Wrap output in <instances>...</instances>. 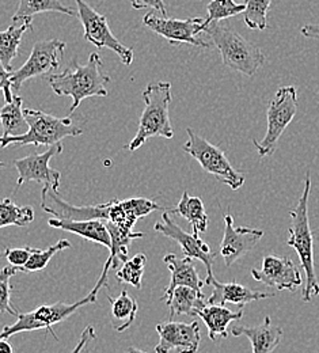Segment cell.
<instances>
[{
	"label": "cell",
	"instance_id": "d6a6232c",
	"mask_svg": "<svg viewBox=\"0 0 319 353\" xmlns=\"http://www.w3.org/2000/svg\"><path fill=\"white\" fill-rule=\"evenodd\" d=\"M18 269L12 265H8L0 272V314H10L18 316L17 311L11 306V277L15 276Z\"/></svg>",
	"mask_w": 319,
	"mask_h": 353
},
{
	"label": "cell",
	"instance_id": "9c48e42d",
	"mask_svg": "<svg viewBox=\"0 0 319 353\" xmlns=\"http://www.w3.org/2000/svg\"><path fill=\"white\" fill-rule=\"evenodd\" d=\"M76 12L83 26V39L98 49H110L113 50L124 63V65H131L134 63V49L121 44L109 28L107 18L99 14L95 8L85 1L75 0Z\"/></svg>",
	"mask_w": 319,
	"mask_h": 353
},
{
	"label": "cell",
	"instance_id": "7402d4cb",
	"mask_svg": "<svg viewBox=\"0 0 319 353\" xmlns=\"http://www.w3.org/2000/svg\"><path fill=\"white\" fill-rule=\"evenodd\" d=\"M41 12H61L70 17L78 15L76 10L64 6L60 0H19L11 22L15 25L33 22V17Z\"/></svg>",
	"mask_w": 319,
	"mask_h": 353
},
{
	"label": "cell",
	"instance_id": "7a4b0ae2",
	"mask_svg": "<svg viewBox=\"0 0 319 353\" xmlns=\"http://www.w3.org/2000/svg\"><path fill=\"white\" fill-rule=\"evenodd\" d=\"M311 192V176L310 173L305 178V188L300 199L298 200L296 207L289 211L291 227H289V239L287 245L294 248L299 260L300 266L306 272L307 283L302 292V301L310 303L319 295V281L316 272V257H314V235L310 227L309 219V197Z\"/></svg>",
	"mask_w": 319,
	"mask_h": 353
},
{
	"label": "cell",
	"instance_id": "ba28073f",
	"mask_svg": "<svg viewBox=\"0 0 319 353\" xmlns=\"http://www.w3.org/2000/svg\"><path fill=\"white\" fill-rule=\"evenodd\" d=\"M298 113V91L295 86L280 88L267 110L268 128L263 140L253 139V144L261 158L272 157L276 145L287 127Z\"/></svg>",
	"mask_w": 319,
	"mask_h": 353
},
{
	"label": "cell",
	"instance_id": "5bb4252c",
	"mask_svg": "<svg viewBox=\"0 0 319 353\" xmlns=\"http://www.w3.org/2000/svg\"><path fill=\"white\" fill-rule=\"evenodd\" d=\"M251 277L277 292H295L303 283L300 269L289 257L281 256H267L261 269H251Z\"/></svg>",
	"mask_w": 319,
	"mask_h": 353
},
{
	"label": "cell",
	"instance_id": "d590c367",
	"mask_svg": "<svg viewBox=\"0 0 319 353\" xmlns=\"http://www.w3.org/2000/svg\"><path fill=\"white\" fill-rule=\"evenodd\" d=\"M0 92H3L6 102H11L14 98L12 83H11V71L7 70L0 63Z\"/></svg>",
	"mask_w": 319,
	"mask_h": 353
},
{
	"label": "cell",
	"instance_id": "ffe728a7",
	"mask_svg": "<svg viewBox=\"0 0 319 353\" xmlns=\"http://www.w3.org/2000/svg\"><path fill=\"white\" fill-rule=\"evenodd\" d=\"M48 224L53 228L63 230L67 232L76 234L88 241L95 242L98 245L105 246L110 250L112 248V239L109 230L102 221H68V219H49Z\"/></svg>",
	"mask_w": 319,
	"mask_h": 353
},
{
	"label": "cell",
	"instance_id": "7c38bea8",
	"mask_svg": "<svg viewBox=\"0 0 319 353\" xmlns=\"http://www.w3.org/2000/svg\"><path fill=\"white\" fill-rule=\"evenodd\" d=\"M63 144L57 143L54 145H50L49 150L41 154H30L25 158L14 161V166L18 172L17 179V189H19L22 185L33 181L43 185V188H49L54 192L59 190L60 186V172L50 168V159L56 155L63 152ZM15 189V190H17Z\"/></svg>",
	"mask_w": 319,
	"mask_h": 353
},
{
	"label": "cell",
	"instance_id": "ab89813d",
	"mask_svg": "<svg viewBox=\"0 0 319 353\" xmlns=\"http://www.w3.org/2000/svg\"><path fill=\"white\" fill-rule=\"evenodd\" d=\"M128 353H147V352H143V351H140V350H137V348H134V347H132V348H130V350H128Z\"/></svg>",
	"mask_w": 319,
	"mask_h": 353
},
{
	"label": "cell",
	"instance_id": "8992f818",
	"mask_svg": "<svg viewBox=\"0 0 319 353\" xmlns=\"http://www.w3.org/2000/svg\"><path fill=\"white\" fill-rule=\"evenodd\" d=\"M28 131L15 136H0V148L8 145H54L65 137L82 134V127L72 117L59 119L37 109H23Z\"/></svg>",
	"mask_w": 319,
	"mask_h": 353
},
{
	"label": "cell",
	"instance_id": "4fadbf2b",
	"mask_svg": "<svg viewBox=\"0 0 319 353\" xmlns=\"http://www.w3.org/2000/svg\"><path fill=\"white\" fill-rule=\"evenodd\" d=\"M155 231L159 234L176 241L185 254V257L198 260L207 268V277L204 281L211 280L214 276V261L216 259V253L200 238V235L185 232L183 228L172 219L167 211L163 212L162 219L155 223Z\"/></svg>",
	"mask_w": 319,
	"mask_h": 353
},
{
	"label": "cell",
	"instance_id": "ac0fdd59",
	"mask_svg": "<svg viewBox=\"0 0 319 353\" xmlns=\"http://www.w3.org/2000/svg\"><path fill=\"white\" fill-rule=\"evenodd\" d=\"M232 336H245L251 344L253 353H272L280 345L282 339V329L272 323L271 316H265L257 326H234Z\"/></svg>",
	"mask_w": 319,
	"mask_h": 353
},
{
	"label": "cell",
	"instance_id": "9a60e30c",
	"mask_svg": "<svg viewBox=\"0 0 319 353\" xmlns=\"http://www.w3.org/2000/svg\"><path fill=\"white\" fill-rule=\"evenodd\" d=\"M159 343L155 347V353H196L201 343V332L198 322L190 323L167 321L156 325Z\"/></svg>",
	"mask_w": 319,
	"mask_h": 353
},
{
	"label": "cell",
	"instance_id": "2e32d148",
	"mask_svg": "<svg viewBox=\"0 0 319 353\" xmlns=\"http://www.w3.org/2000/svg\"><path fill=\"white\" fill-rule=\"evenodd\" d=\"M264 231L250 227H235L234 218L226 214L225 234L220 242V256L226 266L235 264L239 259L253 250L263 239Z\"/></svg>",
	"mask_w": 319,
	"mask_h": 353
},
{
	"label": "cell",
	"instance_id": "e0dca14e",
	"mask_svg": "<svg viewBox=\"0 0 319 353\" xmlns=\"http://www.w3.org/2000/svg\"><path fill=\"white\" fill-rule=\"evenodd\" d=\"M204 283H205V285H212L214 287L212 295L207 301L208 305H222V306H225L226 303H231V305H238V306L242 307V306H245L250 302L274 298L276 295V294H268V292H264V291L250 290L249 287L242 285L238 281L220 283V281L216 280V277H212L211 280H207Z\"/></svg>",
	"mask_w": 319,
	"mask_h": 353
},
{
	"label": "cell",
	"instance_id": "5b68a950",
	"mask_svg": "<svg viewBox=\"0 0 319 353\" xmlns=\"http://www.w3.org/2000/svg\"><path fill=\"white\" fill-rule=\"evenodd\" d=\"M204 33L209 36L212 45L220 52L223 64L236 72L253 77L267 61L260 46L247 41L220 21L208 23Z\"/></svg>",
	"mask_w": 319,
	"mask_h": 353
},
{
	"label": "cell",
	"instance_id": "d4e9b609",
	"mask_svg": "<svg viewBox=\"0 0 319 353\" xmlns=\"http://www.w3.org/2000/svg\"><path fill=\"white\" fill-rule=\"evenodd\" d=\"M23 99L19 95H14L11 102H6L0 108V124L3 128V137L15 136L28 131V123L23 114Z\"/></svg>",
	"mask_w": 319,
	"mask_h": 353
},
{
	"label": "cell",
	"instance_id": "1f68e13d",
	"mask_svg": "<svg viewBox=\"0 0 319 353\" xmlns=\"http://www.w3.org/2000/svg\"><path fill=\"white\" fill-rule=\"evenodd\" d=\"M246 8L245 3L239 4L235 0H211L207 6L208 17L205 18L207 23L225 21L231 17H235L243 12Z\"/></svg>",
	"mask_w": 319,
	"mask_h": 353
},
{
	"label": "cell",
	"instance_id": "44dd1931",
	"mask_svg": "<svg viewBox=\"0 0 319 353\" xmlns=\"http://www.w3.org/2000/svg\"><path fill=\"white\" fill-rule=\"evenodd\" d=\"M208 329V337L215 341L218 337L227 339L228 325L243 316V309L232 311L222 305H208L200 310L198 315Z\"/></svg>",
	"mask_w": 319,
	"mask_h": 353
},
{
	"label": "cell",
	"instance_id": "e575fe53",
	"mask_svg": "<svg viewBox=\"0 0 319 353\" xmlns=\"http://www.w3.org/2000/svg\"><path fill=\"white\" fill-rule=\"evenodd\" d=\"M105 1V0H102ZM132 7L135 10H144V8H151L154 11L161 12V15L163 18H169L167 17V11H166V6L163 0H130Z\"/></svg>",
	"mask_w": 319,
	"mask_h": 353
},
{
	"label": "cell",
	"instance_id": "277c9868",
	"mask_svg": "<svg viewBox=\"0 0 319 353\" xmlns=\"http://www.w3.org/2000/svg\"><path fill=\"white\" fill-rule=\"evenodd\" d=\"M143 99L145 106L138 120L136 134L127 145L130 152H135L137 148H140L151 137H174L169 116V108L172 102V83H150L143 91Z\"/></svg>",
	"mask_w": 319,
	"mask_h": 353
},
{
	"label": "cell",
	"instance_id": "f1b7e54d",
	"mask_svg": "<svg viewBox=\"0 0 319 353\" xmlns=\"http://www.w3.org/2000/svg\"><path fill=\"white\" fill-rule=\"evenodd\" d=\"M274 0H245V23L251 30L268 29V11Z\"/></svg>",
	"mask_w": 319,
	"mask_h": 353
},
{
	"label": "cell",
	"instance_id": "83f0119b",
	"mask_svg": "<svg viewBox=\"0 0 319 353\" xmlns=\"http://www.w3.org/2000/svg\"><path fill=\"white\" fill-rule=\"evenodd\" d=\"M34 221V211L32 207H21L11 199L0 200V228L3 227H26Z\"/></svg>",
	"mask_w": 319,
	"mask_h": 353
},
{
	"label": "cell",
	"instance_id": "836d02e7",
	"mask_svg": "<svg viewBox=\"0 0 319 353\" xmlns=\"http://www.w3.org/2000/svg\"><path fill=\"white\" fill-rule=\"evenodd\" d=\"M30 254H32V248H29V246L19 248V249H6V252H4V256L8 261V264L15 266L17 269L22 268L29 261Z\"/></svg>",
	"mask_w": 319,
	"mask_h": 353
},
{
	"label": "cell",
	"instance_id": "60d3db41",
	"mask_svg": "<svg viewBox=\"0 0 319 353\" xmlns=\"http://www.w3.org/2000/svg\"><path fill=\"white\" fill-rule=\"evenodd\" d=\"M4 166H6V163H4V162H1V161H0V168H4Z\"/></svg>",
	"mask_w": 319,
	"mask_h": 353
},
{
	"label": "cell",
	"instance_id": "30bf717a",
	"mask_svg": "<svg viewBox=\"0 0 319 353\" xmlns=\"http://www.w3.org/2000/svg\"><path fill=\"white\" fill-rule=\"evenodd\" d=\"M67 44L61 40H46L37 41L28 61L17 71L11 72V83L15 92H18L22 85L30 79L40 77H50L60 67V61Z\"/></svg>",
	"mask_w": 319,
	"mask_h": 353
},
{
	"label": "cell",
	"instance_id": "603a6c76",
	"mask_svg": "<svg viewBox=\"0 0 319 353\" xmlns=\"http://www.w3.org/2000/svg\"><path fill=\"white\" fill-rule=\"evenodd\" d=\"M166 305L170 309V321H173L176 315L197 316L200 310L207 306V302L203 292L190 287H177Z\"/></svg>",
	"mask_w": 319,
	"mask_h": 353
},
{
	"label": "cell",
	"instance_id": "484cf974",
	"mask_svg": "<svg viewBox=\"0 0 319 353\" xmlns=\"http://www.w3.org/2000/svg\"><path fill=\"white\" fill-rule=\"evenodd\" d=\"M107 299L112 305V325L114 330L120 333L127 330L136 319L138 311L136 299L132 298L125 290L116 299L110 295H107Z\"/></svg>",
	"mask_w": 319,
	"mask_h": 353
},
{
	"label": "cell",
	"instance_id": "cb8c5ba5",
	"mask_svg": "<svg viewBox=\"0 0 319 353\" xmlns=\"http://www.w3.org/2000/svg\"><path fill=\"white\" fill-rule=\"evenodd\" d=\"M173 214L183 216L190 223L194 235H200L208 228V215L205 212L204 203L197 196H190L187 192H183V197L176 208L172 210Z\"/></svg>",
	"mask_w": 319,
	"mask_h": 353
},
{
	"label": "cell",
	"instance_id": "f546056e",
	"mask_svg": "<svg viewBox=\"0 0 319 353\" xmlns=\"http://www.w3.org/2000/svg\"><path fill=\"white\" fill-rule=\"evenodd\" d=\"M72 245L70 241L67 239H61L57 243L52 245L50 248H48L45 250L41 249H32V254L30 259L26 264L23 265L22 268L18 269V272H25V273H32V272H40L43 269H45L46 265L49 264V261L54 257V254L70 249Z\"/></svg>",
	"mask_w": 319,
	"mask_h": 353
},
{
	"label": "cell",
	"instance_id": "4316f807",
	"mask_svg": "<svg viewBox=\"0 0 319 353\" xmlns=\"http://www.w3.org/2000/svg\"><path fill=\"white\" fill-rule=\"evenodd\" d=\"M33 29L32 22L22 25L12 23L7 30L0 32V63L11 71V63L18 56V49L23 34Z\"/></svg>",
	"mask_w": 319,
	"mask_h": 353
},
{
	"label": "cell",
	"instance_id": "4dcf8cb0",
	"mask_svg": "<svg viewBox=\"0 0 319 353\" xmlns=\"http://www.w3.org/2000/svg\"><path fill=\"white\" fill-rule=\"evenodd\" d=\"M145 264H147L145 254L137 253L136 256H134L132 259H128L117 270V279L125 284L134 285L135 288H140Z\"/></svg>",
	"mask_w": 319,
	"mask_h": 353
},
{
	"label": "cell",
	"instance_id": "3957f363",
	"mask_svg": "<svg viewBox=\"0 0 319 353\" xmlns=\"http://www.w3.org/2000/svg\"><path fill=\"white\" fill-rule=\"evenodd\" d=\"M110 268H112V263L109 260H106L96 284L94 285L92 291L88 294V296H85L83 299H81V301H78L72 305H65V303H61V302L54 303V305H43V306H40V307H37V309L33 310L30 312L18 314L17 322L14 325L6 326L0 332V340H8L11 336L18 334V333L37 332V330H44V329L49 330V333L54 336V332L52 330V326H54V325L63 322L64 319L70 318L74 312L82 309L83 306H88V305H92V303L96 302L98 292L103 287L107 285V274H109Z\"/></svg>",
	"mask_w": 319,
	"mask_h": 353
},
{
	"label": "cell",
	"instance_id": "f35d334b",
	"mask_svg": "<svg viewBox=\"0 0 319 353\" xmlns=\"http://www.w3.org/2000/svg\"><path fill=\"white\" fill-rule=\"evenodd\" d=\"M0 353H14L12 345L7 340H0Z\"/></svg>",
	"mask_w": 319,
	"mask_h": 353
},
{
	"label": "cell",
	"instance_id": "8d00e7d4",
	"mask_svg": "<svg viewBox=\"0 0 319 353\" xmlns=\"http://www.w3.org/2000/svg\"><path fill=\"white\" fill-rule=\"evenodd\" d=\"M95 337H96L95 329H94L92 326H88V327L82 332L78 344L75 345V348L71 351V353H82V351L92 343Z\"/></svg>",
	"mask_w": 319,
	"mask_h": 353
},
{
	"label": "cell",
	"instance_id": "74e56055",
	"mask_svg": "<svg viewBox=\"0 0 319 353\" xmlns=\"http://www.w3.org/2000/svg\"><path fill=\"white\" fill-rule=\"evenodd\" d=\"M300 33L310 40L319 41V23H309L300 29Z\"/></svg>",
	"mask_w": 319,
	"mask_h": 353
},
{
	"label": "cell",
	"instance_id": "52a82bcc",
	"mask_svg": "<svg viewBox=\"0 0 319 353\" xmlns=\"http://www.w3.org/2000/svg\"><path fill=\"white\" fill-rule=\"evenodd\" d=\"M186 133L187 141L183 144V151L194 158L208 174L216 176L232 190H238L245 183L246 176L232 166L223 150L197 134L192 128H187Z\"/></svg>",
	"mask_w": 319,
	"mask_h": 353
},
{
	"label": "cell",
	"instance_id": "8fae6325",
	"mask_svg": "<svg viewBox=\"0 0 319 353\" xmlns=\"http://www.w3.org/2000/svg\"><path fill=\"white\" fill-rule=\"evenodd\" d=\"M143 25L156 33L158 36L167 40L172 45H194L200 48H211L198 34L204 33L207 28L205 18H187V19H172L158 17L155 12H147L143 18Z\"/></svg>",
	"mask_w": 319,
	"mask_h": 353
},
{
	"label": "cell",
	"instance_id": "d6986e66",
	"mask_svg": "<svg viewBox=\"0 0 319 353\" xmlns=\"http://www.w3.org/2000/svg\"><path fill=\"white\" fill-rule=\"evenodd\" d=\"M163 261L167 265L172 273V279L167 288L165 290V295L162 301L167 303L169 299L172 298L173 291L177 287H190L198 292H203V287L205 285V283L198 277L193 259H189V257L180 259L177 254L172 253V254H166Z\"/></svg>",
	"mask_w": 319,
	"mask_h": 353
},
{
	"label": "cell",
	"instance_id": "6da1fadb",
	"mask_svg": "<svg viewBox=\"0 0 319 353\" xmlns=\"http://www.w3.org/2000/svg\"><path fill=\"white\" fill-rule=\"evenodd\" d=\"M48 83L56 95L72 98V105L70 108L71 116L83 99L92 97H107L110 77L103 71L99 54L92 53L86 64L82 65L78 60H72L65 71L52 74L48 78Z\"/></svg>",
	"mask_w": 319,
	"mask_h": 353
}]
</instances>
